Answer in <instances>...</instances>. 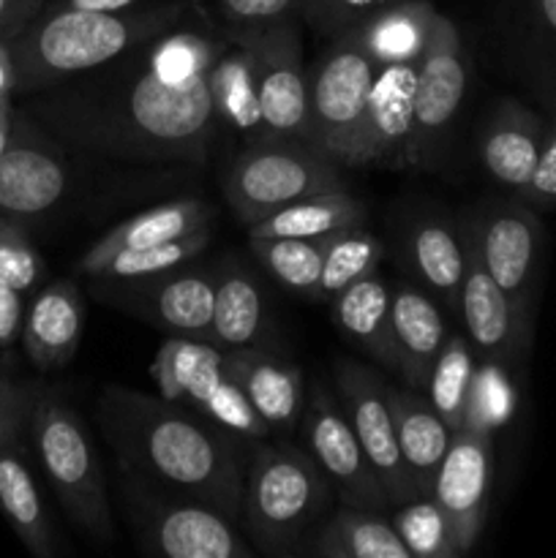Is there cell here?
<instances>
[{
    "instance_id": "e575fe53",
    "label": "cell",
    "mask_w": 556,
    "mask_h": 558,
    "mask_svg": "<svg viewBox=\"0 0 556 558\" xmlns=\"http://www.w3.org/2000/svg\"><path fill=\"white\" fill-rule=\"evenodd\" d=\"M474 374H478V354H474L469 338L447 336L434 363V371H431L425 396L431 398L442 420L450 425L452 434L461 430L463 420H467V403Z\"/></svg>"
},
{
    "instance_id": "5b68a950",
    "label": "cell",
    "mask_w": 556,
    "mask_h": 558,
    "mask_svg": "<svg viewBox=\"0 0 556 558\" xmlns=\"http://www.w3.org/2000/svg\"><path fill=\"white\" fill-rule=\"evenodd\" d=\"M27 445L71 523L93 545L109 548L114 543V515L104 466L90 430L58 392L38 387L27 420Z\"/></svg>"
},
{
    "instance_id": "8fae6325",
    "label": "cell",
    "mask_w": 556,
    "mask_h": 558,
    "mask_svg": "<svg viewBox=\"0 0 556 558\" xmlns=\"http://www.w3.org/2000/svg\"><path fill=\"white\" fill-rule=\"evenodd\" d=\"M90 292L101 303L136 316L167 336L207 341L216 298V272L174 267L140 278H90Z\"/></svg>"
},
{
    "instance_id": "d590c367",
    "label": "cell",
    "mask_w": 556,
    "mask_h": 558,
    "mask_svg": "<svg viewBox=\"0 0 556 558\" xmlns=\"http://www.w3.org/2000/svg\"><path fill=\"white\" fill-rule=\"evenodd\" d=\"M251 254L289 292L314 300L325 262V240L249 238Z\"/></svg>"
},
{
    "instance_id": "6da1fadb",
    "label": "cell",
    "mask_w": 556,
    "mask_h": 558,
    "mask_svg": "<svg viewBox=\"0 0 556 558\" xmlns=\"http://www.w3.org/2000/svg\"><path fill=\"white\" fill-rule=\"evenodd\" d=\"M31 96V114L60 142L118 161L205 163L218 129L207 82H161L145 44Z\"/></svg>"
},
{
    "instance_id": "d6a6232c",
    "label": "cell",
    "mask_w": 556,
    "mask_h": 558,
    "mask_svg": "<svg viewBox=\"0 0 556 558\" xmlns=\"http://www.w3.org/2000/svg\"><path fill=\"white\" fill-rule=\"evenodd\" d=\"M183 20L145 44L147 69L172 87H185L205 80L216 60L223 54V49L229 47V36L216 22H213V27H183Z\"/></svg>"
},
{
    "instance_id": "f35d334b",
    "label": "cell",
    "mask_w": 556,
    "mask_h": 558,
    "mask_svg": "<svg viewBox=\"0 0 556 558\" xmlns=\"http://www.w3.org/2000/svg\"><path fill=\"white\" fill-rule=\"evenodd\" d=\"M210 243V232L200 229V232L183 234L169 243L150 245V248H136L114 254L109 259L98 262L87 278H140V276H156V272L174 270V267L189 265L191 259L202 254Z\"/></svg>"
},
{
    "instance_id": "d6986e66",
    "label": "cell",
    "mask_w": 556,
    "mask_h": 558,
    "mask_svg": "<svg viewBox=\"0 0 556 558\" xmlns=\"http://www.w3.org/2000/svg\"><path fill=\"white\" fill-rule=\"evenodd\" d=\"M463 240H467V272H463L458 311H461L463 327H467V338L480 360L505 365L507 360L527 349L532 330L523 325L510 298L485 272L483 262L478 259L472 243H469L467 229H463Z\"/></svg>"
},
{
    "instance_id": "836d02e7",
    "label": "cell",
    "mask_w": 556,
    "mask_h": 558,
    "mask_svg": "<svg viewBox=\"0 0 556 558\" xmlns=\"http://www.w3.org/2000/svg\"><path fill=\"white\" fill-rule=\"evenodd\" d=\"M368 210L360 199L343 191H325V194L305 196L292 202L265 221L249 227V238H303L327 240L343 229L365 227Z\"/></svg>"
},
{
    "instance_id": "ee69618b",
    "label": "cell",
    "mask_w": 556,
    "mask_h": 558,
    "mask_svg": "<svg viewBox=\"0 0 556 558\" xmlns=\"http://www.w3.org/2000/svg\"><path fill=\"white\" fill-rule=\"evenodd\" d=\"M390 3L396 0H303L300 22H305L316 36L336 38Z\"/></svg>"
},
{
    "instance_id": "cb8c5ba5",
    "label": "cell",
    "mask_w": 556,
    "mask_h": 558,
    "mask_svg": "<svg viewBox=\"0 0 556 558\" xmlns=\"http://www.w3.org/2000/svg\"><path fill=\"white\" fill-rule=\"evenodd\" d=\"M387 401L396 420L398 450L412 474L414 490L418 496H431L439 463L452 441L450 425L442 420L431 398L412 387L387 385Z\"/></svg>"
},
{
    "instance_id": "2e32d148",
    "label": "cell",
    "mask_w": 556,
    "mask_h": 558,
    "mask_svg": "<svg viewBox=\"0 0 556 558\" xmlns=\"http://www.w3.org/2000/svg\"><path fill=\"white\" fill-rule=\"evenodd\" d=\"M69 189L60 140L31 112H14L9 145L0 156V210L31 218L52 210Z\"/></svg>"
},
{
    "instance_id": "b9f144b4",
    "label": "cell",
    "mask_w": 556,
    "mask_h": 558,
    "mask_svg": "<svg viewBox=\"0 0 556 558\" xmlns=\"http://www.w3.org/2000/svg\"><path fill=\"white\" fill-rule=\"evenodd\" d=\"M44 262L16 223L0 218V283L16 292L36 287Z\"/></svg>"
},
{
    "instance_id": "681fc988",
    "label": "cell",
    "mask_w": 556,
    "mask_h": 558,
    "mask_svg": "<svg viewBox=\"0 0 556 558\" xmlns=\"http://www.w3.org/2000/svg\"><path fill=\"white\" fill-rule=\"evenodd\" d=\"M14 96V60H11V41L0 38V104H9Z\"/></svg>"
},
{
    "instance_id": "83f0119b",
    "label": "cell",
    "mask_w": 556,
    "mask_h": 558,
    "mask_svg": "<svg viewBox=\"0 0 556 558\" xmlns=\"http://www.w3.org/2000/svg\"><path fill=\"white\" fill-rule=\"evenodd\" d=\"M267 325V300L256 278L238 262L227 259L216 270V298L207 343L221 352L259 347Z\"/></svg>"
},
{
    "instance_id": "74e56055",
    "label": "cell",
    "mask_w": 556,
    "mask_h": 558,
    "mask_svg": "<svg viewBox=\"0 0 556 558\" xmlns=\"http://www.w3.org/2000/svg\"><path fill=\"white\" fill-rule=\"evenodd\" d=\"M390 521L412 558L463 556L461 548H458L450 518L445 515V510H442L434 496H414V499L403 501L392 512Z\"/></svg>"
},
{
    "instance_id": "4dcf8cb0",
    "label": "cell",
    "mask_w": 556,
    "mask_h": 558,
    "mask_svg": "<svg viewBox=\"0 0 556 558\" xmlns=\"http://www.w3.org/2000/svg\"><path fill=\"white\" fill-rule=\"evenodd\" d=\"M316 558H412L385 512L341 505L300 550Z\"/></svg>"
},
{
    "instance_id": "bcb514c9",
    "label": "cell",
    "mask_w": 556,
    "mask_h": 558,
    "mask_svg": "<svg viewBox=\"0 0 556 558\" xmlns=\"http://www.w3.org/2000/svg\"><path fill=\"white\" fill-rule=\"evenodd\" d=\"M516 196L527 202V205H532L534 210H556V118L548 120L532 180Z\"/></svg>"
},
{
    "instance_id": "9c48e42d",
    "label": "cell",
    "mask_w": 556,
    "mask_h": 558,
    "mask_svg": "<svg viewBox=\"0 0 556 558\" xmlns=\"http://www.w3.org/2000/svg\"><path fill=\"white\" fill-rule=\"evenodd\" d=\"M474 254L485 272L516 305L523 325L532 330L534 305L543 270V223L523 199H491L463 221Z\"/></svg>"
},
{
    "instance_id": "52a82bcc",
    "label": "cell",
    "mask_w": 556,
    "mask_h": 558,
    "mask_svg": "<svg viewBox=\"0 0 556 558\" xmlns=\"http://www.w3.org/2000/svg\"><path fill=\"white\" fill-rule=\"evenodd\" d=\"M118 499L131 534L145 554L164 558L254 556L232 518L200 499L158 488L125 466H120L118 474Z\"/></svg>"
},
{
    "instance_id": "3957f363",
    "label": "cell",
    "mask_w": 556,
    "mask_h": 558,
    "mask_svg": "<svg viewBox=\"0 0 556 558\" xmlns=\"http://www.w3.org/2000/svg\"><path fill=\"white\" fill-rule=\"evenodd\" d=\"M194 0H150L118 11L71 9L58 3L11 41L14 93H38L112 63L178 25Z\"/></svg>"
},
{
    "instance_id": "277c9868",
    "label": "cell",
    "mask_w": 556,
    "mask_h": 558,
    "mask_svg": "<svg viewBox=\"0 0 556 558\" xmlns=\"http://www.w3.org/2000/svg\"><path fill=\"white\" fill-rule=\"evenodd\" d=\"M336 488L309 450L281 441L251 447L243 485V523L256 550L298 556L330 515Z\"/></svg>"
},
{
    "instance_id": "f907efd6",
    "label": "cell",
    "mask_w": 556,
    "mask_h": 558,
    "mask_svg": "<svg viewBox=\"0 0 556 558\" xmlns=\"http://www.w3.org/2000/svg\"><path fill=\"white\" fill-rule=\"evenodd\" d=\"M71 9H90V11H118L129 5L142 3V0H63Z\"/></svg>"
},
{
    "instance_id": "8d00e7d4",
    "label": "cell",
    "mask_w": 556,
    "mask_h": 558,
    "mask_svg": "<svg viewBox=\"0 0 556 558\" xmlns=\"http://www.w3.org/2000/svg\"><path fill=\"white\" fill-rule=\"evenodd\" d=\"M382 248L379 240L365 227L343 229L325 240V262H322V278L316 287L314 300H327L330 303L338 292L352 287L360 278L371 276L379 267Z\"/></svg>"
},
{
    "instance_id": "7402d4cb",
    "label": "cell",
    "mask_w": 556,
    "mask_h": 558,
    "mask_svg": "<svg viewBox=\"0 0 556 558\" xmlns=\"http://www.w3.org/2000/svg\"><path fill=\"white\" fill-rule=\"evenodd\" d=\"M548 120L516 98H501L491 109L480 134V161L483 169L505 189L521 194L532 180L543 147Z\"/></svg>"
},
{
    "instance_id": "e0dca14e",
    "label": "cell",
    "mask_w": 556,
    "mask_h": 558,
    "mask_svg": "<svg viewBox=\"0 0 556 558\" xmlns=\"http://www.w3.org/2000/svg\"><path fill=\"white\" fill-rule=\"evenodd\" d=\"M418 63L379 65L343 167H407L414 129V80Z\"/></svg>"
},
{
    "instance_id": "484cf974",
    "label": "cell",
    "mask_w": 556,
    "mask_h": 558,
    "mask_svg": "<svg viewBox=\"0 0 556 558\" xmlns=\"http://www.w3.org/2000/svg\"><path fill=\"white\" fill-rule=\"evenodd\" d=\"M407 259L425 292L445 308L458 311L467 272L463 229L445 218H420L407 234Z\"/></svg>"
},
{
    "instance_id": "8992f818",
    "label": "cell",
    "mask_w": 556,
    "mask_h": 558,
    "mask_svg": "<svg viewBox=\"0 0 556 558\" xmlns=\"http://www.w3.org/2000/svg\"><path fill=\"white\" fill-rule=\"evenodd\" d=\"M223 199L245 229L305 196L343 191L341 163L314 142L259 134L221 178Z\"/></svg>"
},
{
    "instance_id": "816d5d0a",
    "label": "cell",
    "mask_w": 556,
    "mask_h": 558,
    "mask_svg": "<svg viewBox=\"0 0 556 558\" xmlns=\"http://www.w3.org/2000/svg\"><path fill=\"white\" fill-rule=\"evenodd\" d=\"M11 123H14V107H11V101L0 104V156H3L5 145H9Z\"/></svg>"
},
{
    "instance_id": "ac0fdd59",
    "label": "cell",
    "mask_w": 556,
    "mask_h": 558,
    "mask_svg": "<svg viewBox=\"0 0 556 558\" xmlns=\"http://www.w3.org/2000/svg\"><path fill=\"white\" fill-rule=\"evenodd\" d=\"M491 466H494L491 434L469 428L452 434L450 447L434 477L431 496L450 518L461 554H469L483 534L485 518H488Z\"/></svg>"
},
{
    "instance_id": "f6af8a7d",
    "label": "cell",
    "mask_w": 556,
    "mask_h": 558,
    "mask_svg": "<svg viewBox=\"0 0 556 558\" xmlns=\"http://www.w3.org/2000/svg\"><path fill=\"white\" fill-rule=\"evenodd\" d=\"M36 392V385H20L0 374V447L27 441V420Z\"/></svg>"
},
{
    "instance_id": "7c38bea8",
    "label": "cell",
    "mask_w": 556,
    "mask_h": 558,
    "mask_svg": "<svg viewBox=\"0 0 556 558\" xmlns=\"http://www.w3.org/2000/svg\"><path fill=\"white\" fill-rule=\"evenodd\" d=\"M376 65L349 36L338 33L309 71L311 142L343 167L360 123Z\"/></svg>"
},
{
    "instance_id": "d4e9b609",
    "label": "cell",
    "mask_w": 556,
    "mask_h": 558,
    "mask_svg": "<svg viewBox=\"0 0 556 558\" xmlns=\"http://www.w3.org/2000/svg\"><path fill=\"white\" fill-rule=\"evenodd\" d=\"M436 20L439 11L431 0H396L343 31V36L352 38L374 60L376 69L390 63H414L428 49Z\"/></svg>"
},
{
    "instance_id": "ab89813d",
    "label": "cell",
    "mask_w": 556,
    "mask_h": 558,
    "mask_svg": "<svg viewBox=\"0 0 556 558\" xmlns=\"http://www.w3.org/2000/svg\"><path fill=\"white\" fill-rule=\"evenodd\" d=\"M499 365L501 363H488V360L478 363V374H474L472 392H469L463 428L491 434L496 425H501L510 417L516 396H512L510 381L501 374Z\"/></svg>"
},
{
    "instance_id": "5bb4252c",
    "label": "cell",
    "mask_w": 556,
    "mask_h": 558,
    "mask_svg": "<svg viewBox=\"0 0 556 558\" xmlns=\"http://www.w3.org/2000/svg\"><path fill=\"white\" fill-rule=\"evenodd\" d=\"M300 20L276 22L265 27H240L256 58V82L265 134L298 136L311 142L309 71L303 65Z\"/></svg>"
},
{
    "instance_id": "60d3db41",
    "label": "cell",
    "mask_w": 556,
    "mask_h": 558,
    "mask_svg": "<svg viewBox=\"0 0 556 558\" xmlns=\"http://www.w3.org/2000/svg\"><path fill=\"white\" fill-rule=\"evenodd\" d=\"M529 63L556 104V0H529Z\"/></svg>"
},
{
    "instance_id": "9a60e30c",
    "label": "cell",
    "mask_w": 556,
    "mask_h": 558,
    "mask_svg": "<svg viewBox=\"0 0 556 558\" xmlns=\"http://www.w3.org/2000/svg\"><path fill=\"white\" fill-rule=\"evenodd\" d=\"M303 436L305 450L314 456L322 472L327 474L341 505L387 512L390 501H387L379 477L371 469L368 458H365L363 447L354 436L352 423L343 414L338 398H333L319 385L305 398Z\"/></svg>"
},
{
    "instance_id": "7a4b0ae2",
    "label": "cell",
    "mask_w": 556,
    "mask_h": 558,
    "mask_svg": "<svg viewBox=\"0 0 556 558\" xmlns=\"http://www.w3.org/2000/svg\"><path fill=\"white\" fill-rule=\"evenodd\" d=\"M96 423L120 466L243 523L245 466L256 441L183 403L120 385L101 392Z\"/></svg>"
},
{
    "instance_id": "4316f807",
    "label": "cell",
    "mask_w": 556,
    "mask_h": 558,
    "mask_svg": "<svg viewBox=\"0 0 556 558\" xmlns=\"http://www.w3.org/2000/svg\"><path fill=\"white\" fill-rule=\"evenodd\" d=\"M210 218L213 210L200 199H178L167 202V205L150 207V210L118 223V227L109 229L104 238H98L96 243L82 254V259L76 262V272L87 276L98 262L109 259V256L114 254L150 248V245L169 243V240L183 238V234L200 232V229H207Z\"/></svg>"
},
{
    "instance_id": "4fadbf2b",
    "label": "cell",
    "mask_w": 556,
    "mask_h": 558,
    "mask_svg": "<svg viewBox=\"0 0 556 558\" xmlns=\"http://www.w3.org/2000/svg\"><path fill=\"white\" fill-rule=\"evenodd\" d=\"M333 379H336L338 403L352 423L354 436L379 477L390 507L414 499L418 490L398 450L396 420L387 401L385 379L358 360H336Z\"/></svg>"
},
{
    "instance_id": "1f68e13d",
    "label": "cell",
    "mask_w": 556,
    "mask_h": 558,
    "mask_svg": "<svg viewBox=\"0 0 556 558\" xmlns=\"http://www.w3.org/2000/svg\"><path fill=\"white\" fill-rule=\"evenodd\" d=\"M333 322L338 330L363 349L371 360L392 368V332H390V305L392 289L382 276L360 278L352 287L338 292L330 300Z\"/></svg>"
},
{
    "instance_id": "603a6c76",
    "label": "cell",
    "mask_w": 556,
    "mask_h": 558,
    "mask_svg": "<svg viewBox=\"0 0 556 558\" xmlns=\"http://www.w3.org/2000/svg\"><path fill=\"white\" fill-rule=\"evenodd\" d=\"M85 327V300L69 278L55 281L33 300L22 322V347L38 371H58L71 363Z\"/></svg>"
},
{
    "instance_id": "ffe728a7",
    "label": "cell",
    "mask_w": 556,
    "mask_h": 558,
    "mask_svg": "<svg viewBox=\"0 0 556 558\" xmlns=\"http://www.w3.org/2000/svg\"><path fill=\"white\" fill-rule=\"evenodd\" d=\"M223 365L270 430L289 434L303 420L305 381L298 365L262 347L229 349Z\"/></svg>"
},
{
    "instance_id": "7dc6e473",
    "label": "cell",
    "mask_w": 556,
    "mask_h": 558,
    "mask_svg": "<svg viewBox=\"0 0 556 558\" xmlns=\"http://www.w3.org/2000/svg\"><path fill=\"white\" fill-rule=\"evenodd\" d=\"M44 9V0H0V38L14 41Z\"/></svg>"
},
{
    "instance_id": "f1b7e54d",
    "label": "cell",
    "mask_w": 556,
    "mask_h": 558,
    "mask_svg": "<svg viewBox=\"0 0 556 558\" xmlns=\"http://www.w3.org/2000/svg\"><path fill=\"white\" fill-rule=\"evenodd\" d=\"M0 512L33 556L55 558L58 545L36 474L27 461V441L0 447Z\"/></svg>"
},
{
    "instance_id": "7bdbcfd3",
    "label": "cell",
    "mask_w": 556,
    "mask_h": 558,
    "mask_svg": "<svg viewBox=\"0 0 556 558\" xmlns=\"http://www.w3.org/2000/svg\"><path fill=\"white\" fill-rule=\"evenodd\" d=\"M303 0H213V22L223 31L300 20Z\"/></svg>"
},
{
    "instance_id": "ba28073f",
    "label": "cell",
    "mask_w": 556,
    "mask_h": 558,
    "mask_svg": "<svg viewBox=\"0 0 556 558\" xmlns=\"http://www.w3.org/2000/svg\"><path fill=\"white\" fill-rule=\"evenodd\" d=\"M158 396L207 414L213 423L249 441H267L273 434L245 392L223 365V352L200 338L169 336L150 365Z\"/></svg>"
},
{
    "instance_id": "f546056e",
    "label": "cell",
    "mask_w": 556,
    "mask_h": 558,
    "mask_svg": "<svg viewBox=\"0 0 556 558\" xmlns=\"http://www.w3.org/2000/svg\"><path fill=\"white\" fill-rule=\"evenodd\" d=\"M223 31V27H221ZM229 36V47L205 76L210 90L213 109L218 123L229 125L240 134L259 136L265 134L259 104V82H256V58L240 33L223 31Z\"/></svg>"
},
{
    "instance_id": "c3c4849f",
    "label": "cell",
    "mask_w": 556,
    "mask_h": 558,
    "mask_svg": "<svg viewBox=\"0 0 556 558\" xmlns=\"http://www.w3.org/2000/svg\"><path fill=\"white\" fill-rule=\"evenodd\" d=\"M22 292L0 283V349H9L22 332Z\"/></svg>"
},
{
    "instance_id": "44dd1931",
    "label": "cell",
    "mask_w": 556,
    "mask_h": 558,
    "mask_svg": "<svg viewBox=\"0 0 556 558\" xmlns=\"http://www.w3.org/2000/svg\"><path fill=\"white\" fill-rule=\"evenodd\" d=\"M392 332V371L412 390H428L431 371L447 338L445 316L425 289L398 281L392 287L390 305Z\"/></svg>"
},
{
    "instance_id": "30bf717a",
    "label": "cell",
    "mask_w": 556,
    "mask_h": 558,
    "mask_svg": "<svg viewBox=\"0 0 556 558\" xmlns=\"http://www.w3.org/2000/svg\"><path fill=\"white\" fill-rule=\"evenodd\" d=\"M469 76H472V63L461 44V33L450 16L439 14L428 49L418 63L414 129L407 150V167L423 172L439 167L447 136L467 98Z\"/></svg>"
}]
</instances>
